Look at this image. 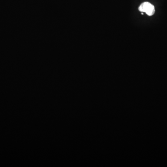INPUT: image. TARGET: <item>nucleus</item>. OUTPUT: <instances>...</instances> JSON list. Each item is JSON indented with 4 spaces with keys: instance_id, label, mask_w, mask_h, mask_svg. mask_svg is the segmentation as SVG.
<instances>
[{
    "instance_id": "1",
    "label": "nucleus",
    "mask_w": 167,
    "mask_h": 167,
    "mask_svg": "<svg viewBox=\"0 0 167 167\" xmlns=\"http://www.w3.org/2000/svg\"><path fill=\"white\" fill-rule=\"evenodd\" d=\"M139 10L141 12L145 13L149 16H152L155 12L154 5L148 2L142 3L139 6Z\"/></svg>"
}]
</instances>
